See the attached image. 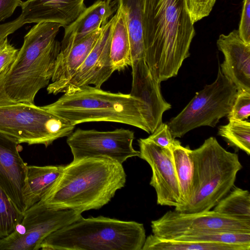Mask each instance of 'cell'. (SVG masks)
Masks as SVG:
<instances>
[{
	"mask_svg": "<svg viewBox=\"0 0 250 250\" xmlns=\"http://www.w3.org/2000/svg\"><path fill=\"white\" fill-rule=\"evenodd\" d=\"M145 60L161 83L176 76L189 56L195 30L185 0H142Z\"/></svg>",
	"mask_w": 250,
	"mask_h": 250,
	"instance_id": "obj_1",
	"label": "cell"
},
{
	"mask_svg": "<svg viewBox=\"0 0 250 250\" xmlns=\"http://www.w3.org/2000/svg\"><path fill=\"white\" fill-rule=\"evenodd\" d=\"M126 177L122 164L109 159L72 161L64 166L58 181L39 202L51 208L81 213L98 209L125 187Z\"/></svg>",
	"mask_w": 250,
	"mask_h": 250,
	"instance_id": "obj_2",
	"label": "cell"
},
{
	"mask_svg": "<svg viewBox=\"0 0 250 250\" xmlns=\"http://www.w3.org/2000/svg\"><path fill=\"white\" fill-rule=\"evenodd\" d=\"M61 27L57 23L39 22L24 36L6 80L7 92L13 101L35 104L38 92L49 84L61 49L56 40Z\"/></svg>",
	"mask_w": 250,
	"mask_h": 250,
	"instance_id": "obj_3",
	"label": "cell"
},
{
	"mask_svg": "<svg viewBox=\"0 0 250 250\" xmlns=\"http://www.w3.org/2000/svg\"><path fill=\"white\" fill-rule=\"evenodd\" d=\"M42 107L75 126L110 122L132 125L148 133L144 105L130 94L112 93L86 85L64 92L56 101Z\"/></svg>",
	"mask_w": 250,
	"mask_h": 250,
	"instance_id": "obj_4",
	"label": "cell"
},
{
	"mask_svg": "<svg viewBox=\"0 0 250 250\" xmlns=\"http://www.w3.org/2000/svg\"><path fill=\"white\" fill-rule=\"evenodd\" d=\"M146 238L142 223L82 216L49 235L39 250H142Z\"/></svg>",
	"mask_w": 250,
	"mask_h": 250,
	"instance_id": "obj_5",
	"label": "cell"
},
{
	"mask_svg": "<svg viewBox=\"0 0 250 250\" xmlns=\"http://www.w3.org/2000/svg\"><path fill=\"white\" fill-rule=\"evenodd\" d=\"M194 165L192 192L188 203L178 211L194 213L214 207L234 186L242 169L237 154L228 151L210 137L191 150Z\"/></svg>",
	"mask_w": 250,
	"mask_h": 250,
	"instance_id": "obj_6",
	"label": "cell"
},
{
	"mask_svg": "<svg viewBox=\"0 0 250 250\" xmlns=\"http://www.w3.org/2000/svg\"><path fill=\"white\" fill-rule=\"evenodd\" d=\"M75 125L35 104L22 103L0 106V133L19 144L43 145L67 137Z\"/></svg>",
	"mask_w": 250,
	"mask_h": 250,
	"instance_id": "obj_7",
	"label": "cell"
},
{
	"mask_svg": "<svg viewBox=\"0 0 250 250\" xmlns=\"http://www.w3.org/2000/svg\"><path fill=\"white\" fill-rule=\"evenodd\" d=\"M237 89L218 66L215 81L196 93L187 106L167 124L173 138H181L201 126L215 127L227 116L235 101Z\"/></svg>",
	"mask_w": 250,
	"mask_h": 250,
	"instance_id": "obj_8",
	"label": "cell"
},
{
	"mask_svg": "<svg viewBox=\"0 0 250 250\" xmlns=\"http://www.w3.org/2000/svg\"><path fill=\"white\" fill-rule=\"evenodd\" d=\"M81 214L71 209L51 208L39 202L23 213L11 234L0 239V250H38L49 235L78 220Z\"/></svg>",
	"mask_w": 250,
	"mask_h": 250,
	"instance_id": "obj_9",
	"label": "cell"
},
{
	"mask_svg": "<svg viewBox=\"0 0 250 250\" xmlns=\"http://www.w3.org/2000/svg\"><path fill=\"white\" fill-rule=\"evenodd\" d=\"M153 235L166 239L216 231L250 232V220L237 219L215 211L184 213L169 210L151 222Z\"/></svg>",
	"mask_w": 250,
	"mask_h": 250,
	"instance_id": "obj_10",
	"label": "cell"
},
{
	"mask_svg": "<svg viewBox=\"0 0 250 250\" xmlns=\"http://www.w3.org/2000/svg\"><path fill=\"white\" fill-rule=\"evenodd\" d=\"M134 132L123 128L112 131L84 130L80 128L67 136L73 161L84 158H106L121 164L127 159L140 156V151L132 146Z\"/></svg>",
	"mask_w": 250,
	"mask_h": 250,
	"instance_id": "obj_11",
	"label": "cell"
},
{
	"mask_svg": "<svg viewBox=\"0 0 250 250\" xmlns=\"http://www.w3.org/2000/svg\"><path fill=\"white\" fill-rule=\"evenodd\" d=\"M139 157L150 166L152 176L150 185L157 195V203L161 206H181V194L175 169L172 151L146 139L138 140Z\"/></svg>",
	"mask_w": 250,
	"mask_h": 250,
	"instance_id": "obj_12",
	"label": "cell"
},
{
	"mask_svg": "<svg viewBox=\"0 0 250 250\" xmlns=\"http://www.w3.org/2000/svg\"><path fill=\"white\" fill-rule=\"evenodd\" d=\"M113 18L102 26L94 47L71 78L59 90L58 94L93 84L101 88L115 71L110 57Z\"/></svg>",
	"mask_w": 250,
	"mask_h": 250,
	"instance_id": "obj_13",
	"label": "cell"
},
{
	"mask_svg": "<svg viewBox=\"0 0 250 250\" xmlns=\"http://www.w3.org/2000/svg\"><path fill=\"white\" fill-rule=\"evenodd\" d=\"M131 66L132 81L129 94L144 105L145 122L148 134H151L163 123V114L171 105L163 98L160 83L152 77L145 59L132 62Z\"/></svg>",
	"mask_w": 250,
	"mask_h": 250,
	"instance_id": "obj_14",
	"label": "cell"
},
{
	"mask_svg": "<svg viewBox=\"0 0 250 250\" xmlns=\"http://www.w3.org/2000/svg\"><path fill=\"white\" fill-rule=\"evenodd\" d=\"M21 150L16 140L0 133V186L23 213L22 190L27 165L20 154Z\"/></svg>",
	"mask_w": 250,
	"mask_h": 250,
	"instance_id": "obj_15",
	"label": "cell"
},
{
	"mask_svg": "<svg viewBox=\"0 0 250 250\" xmlns=\"http://www.w3.org/2000/svg\"><path fill=\"white\" fill-rule=\"evenodd\" d=\"M217 46L224 56L220 66L222 74L237 90L250 91V44L246 43L235 29L227 35L221 34Z\"/></svg>",
	"mask_w": 250,
	"mask_h": 250,
	"instance_id": "obj_16",
	"label": "cell"
},
{
	"mask_svg": "<svg viewBox=\"0 0 250 250\" xmlns=\"http://www.w3.org/2000/svg\"><path fill=\"white\" fill-rule=\"evenodd\" d=\"M85 0H27L21 7L25 24L50 22L65 27L85 10Z\"/></svg>",
	"mask_w": 250,
	"mask_h": 250,
	"instance_id": "obj_17",
	"label": "cell"
},
{
	"mask_svg": "<svg viewBox=\"0 0 250 250\" xmlns=\"http://www.w3.org/2000/svg\"><path fill=\"white\" fill-rule=\"evenodd\" d=\"M98 29L77 43L61 49L55 63L48 94H58L60 88L74 75L95 44L102 29Z\"/></svg>",
	"mask_w": 250,
	"mask_h": 250,
	"instance_id": "obj_18",
	"label": "cell"
},
{
	"mask_svg": "<svg viewBox=\"0 0 250 250\" xmlns=\"http://www.w3.org/2000/svg\"><path fill=\"white\" fill-rule=\"evenodd\" d=\"M116 3L112 0H98L86 8L74 21L64 27L61 49L77 43L105 24L115 11Z\"/></svg>",
	"mask_w": 250,
	"mask_h": 250,
	"instance_id": "obj_19",
	"label": "cell"
},
{
	"mask_svg": "<svg viewBox=\"0 0 250 250\" xmlns=\"http://www.w3.org/2000/svg\"><path fill=\"white\" fill-rule=\"evenodd\" d=\"M64 166H27L22 197L24 211L40 201L60 177Z\"/></svg>",
	"mask_w": 250,
	"mask_h": 250,
	"instance_id": "obj_20",
	"label": "cell"
},
{
	"mask_svg": "<svg viewBox=\"0 0 250 250\" xmlns=\"http://www.w3.org/2000/svg\"><path fill=\"white\" fill-rule=\"evenodd\" d=\"M128 30L131 62L145 59L142 0H118Z\"/></svg>",
	"mask_w": 250,
	"mask_h": 250,
	"instance_id": "obj_21",
	"label": "cell"
},
{
	"mask_svg": "<svg viewBox=\"0 0 250 250\" xmlns=\"http://www.w3.org/2000/svg\"><path fill=\"white\" fill-rule=\"evenodd\" d=\"M112 18L110 57L114 70L121 71L131 65L129 38L125 15L119 7Z\"/></svg>",
	"mask_w": 250,
	"mask_h": 250,
	"instance_id": "obj_22",
	"label": "cell"
},
{
	"mask_svg": "<svg viewBox=\"0 0 250 250\" xmlns=\"http://www.w3.org/2000/svg\"><path fill=\"white\" fill-rule=\"evenodd\" d=\"M250 246L166 239L150 234L142 250H250Z\"/></svg>",
	"mask_w": 250,
	"mask_h": 250,
	"instance_id": "obj_23",
	"label": "cell"
},
{
	"mask_svg": "<svg viewBox=\"0 0 250 250\" xmlns=\"http://www.w3.org/2000/svg\"><path fill=\"white\" fill-rule=\"evenodd\" d=\"M190 151L188 146L181 145L171 150L181 194V206L174 209L176 211L188 203L192 195L194 165Z\"/></svg>",
	"mask_w": 250,
	"mask_h": 250,
	"instance_id": "obj_24",
	"label": "cell"
},
{
	"mask_svg": "<svg viewBox=\"0 0 250 250\" xmlns=\"http://www.w3.org/2000/svg\"><path fill=\"white\" fill-rule=\"evenodd\" d=\"M213 210L226 216L250 220V194L234 186L214 207Z\"/></svg>",
	"mask_w": 250,
	"mask_h": 250,
	"instance_id": "obj_25",
	"label": "cell"
},
{
	"mask_svg": "<svg viewBox=\"0 0 250 250\" xmlns=\"http://www.w3.org/2000/svg\"><path fill=\"white\" fill-rule=\"evenodd\" d=\"M226 125H221L218 134L228 144L250 154V123L247 121L229 120Z\"/></svg>",
	"mask_w": 250,
	"mask_h": 250,
	"instance_id": "obj_26",
	"label": "cell"
},
{
	"mask_svg": "<svg viewBox=\"0 0 250 250\" xmlns=\"http://www.w3.org/2000/svg\"><path fill=\"white\" fill-rule=\"evenodd\" d=\"M174 239L250 246V232L216 231L179 236Z\"/></svg>",
	"mask_w": 250,
	"mask_h": 250,
	"instance_id": "obj_27",
	"label": "cell"
},
{
	"mask_svg": "<svg viewBox=\"0 0 250 250\" xmlns=\"http://www.w3.org/2000/svg\"><path fill=\"white\" fill-rule=\"evenodd\" d=\"M22 217L23 213L0 186V239L11 234Z\"/></svg>",
	"mask_w": 250,
	"mask_h": 250,
	"instance_id": "obj_28",
	"label": "cell"
},
{
	"mask_svg": "<svg viewBox=\"0 0 250 250\" xmlns=\"http://www.w3.org/2000/svg\"><path fill=\"white\" fill-rule=\"evenodd\" d=\"M250 115V91L237 90L231 110L227 115L229 120H244Z\"/></svg>",
	"mask_w": 250,
	"mask_h": 250,
	"instance_id": "obj_29",
	"label": "cell"
},
{
	"mask_svg": "<svg viewBox=\"0 0 250 250\" xmlns=\"http://www.w3.org/2000/svg\"><path fill=\"white\" fill-rule=\"evenodd\" d=\"M216 0H185L187 8L194 24L208 17Z\"/></svg>",
	"mask_w": 250,
	"mask_h": 250,
	"instance_id": "obj_30",
	"label": "cell"
},
{
	"mask_svg": "<svg viewBox=\"0 0 250 250\" xmlns=\"http://www.w3.org/2000/svg\"><path fill=\"white\" fill-rule=\"evenodd\" d=\"M146 139L160 147L171 150L175 146L181 145L180 141L173 138L167 125L164 123L161 124Z\"/></svg>",
	"mask_w": 250,
	"mask_h": 250,
	"instance_id": "obj_31",
	"label": "cell"
},
{
	"mask_svg": "<svg viewBox=\"0 0 250 250\" xmlns=\"http://www.w3.org/2000/svg\"><path fill=\"white\" fill-rule=\"evenodd\" d=\"M17 49L5 38L0 42V72L9 71L18 54Z\"/></svg>",
	"mask_w": 250,
	"mask_h": 250,
	"instance_id": "obj_32",
	"label": "cell"
},
{
	"mask_svg": "<svg viewBox=\"0 0 250 250\" xmlns=\"http://www.w3.org/2000/svg\"><path fill=\"white\" fill-rule=\"evenodd\" d=\"M243 3L238 31L242 40L250 44V0H243Z\"/></svg>",
	"mask_w": 250,
	"mask_h": 250,
	"instance_id": "obj_33",
	"label": "cell"
},
{
	"mask_svg": "<svg viewBox=\"0 0 250 250\" xmlns=\"http://www.w3.org/2000/svg\"><path fill=\"white\" fill-rule=\"evenodd\" d=\"M25 24L21 15L12 21L0 24V42Z\"/></svg>",
	"mask_w": 250,
	"mask_h": 250,
	"instance_id": "obj_34",
	"label": "cell"
},
{
	"mask_svg": "<svg viewBox=\"0 0 250 250\" xmlns=\"http://www.w3.org/2000/svg\"><path fill=\"white\" fill-rule=\"evenodd\" d=\"M22 2L21 0H0V23L11 17Z\"/></svg>",
	"mask_w": 250,
	"mask_h": 250,
	"instance_id": "obj_35",
	"label": "cell"
},
{
	"mask_svg": "<svg viewBox=\"0 0 250 250\" xmlns=\"http://www.w3.org/2000/svg\"><path fill=\"white\" fill-rule=\"evenodd\" d=\"M8 71L0 72V106L17 103L10 98L6 89L5 83Z\"/></svg>",
	"mask_w": 250,
	"mask_h": 250,
	"instance_id": "obj_36",
	"label": "cell"
}]
</instances>
